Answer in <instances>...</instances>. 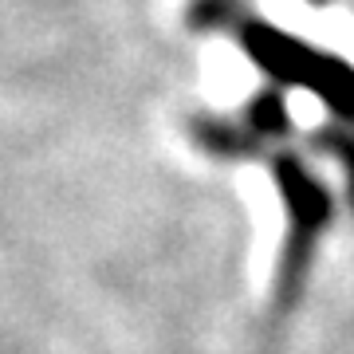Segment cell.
<instances>
[{"label": "cell", "mask_w": 354, "mask_h": 354, "mask_svg": "<svg viewBox=\"0 0 354 354\" xmlns=\"http://www.w3.org/2000/svg\"><path fill=\"white\" fill-rule=\"evenodd\" d=\"M272 169H276V181L283 197H288V213H291V241H288V260H283V283H279L283 295L291 299L295 279H299L307 252H311V241L319 236V228L327 225L330 216V197L295 158H276Z\"/></svg>", "instance_id": "obj_2"}, {"label": "cell", "mask_w": 354, "mask_h": 354, "mask_svg": "<svg viewBox=\"0 0 354 354\" xmlns=\"http://www.w3.org/2000/svg\"><path fill=\"white\" fill-rule=\"evenodd\" d=\"M193 20L205 24V28H213V24L232 28L236 39L244 44V51H248L264 71H272V79L315 91V95H323L342 118H354V71L346 64L330 59V55H323V51H315V48H307L299 39L283 36V32H272L268 24L244 16V8H236L232 0H197Z\"/></svg>", "instance_id": "obj_1"}]
</instances>
